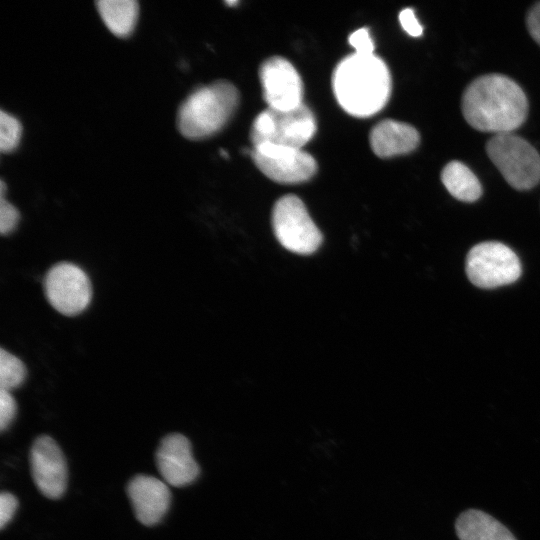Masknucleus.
I'll return each instance as SVG.
<instances>
[{
    "instance_id": "10",
    "label": "nucleus",
    "mask_w": 540,
    "mask_h": 540,
    "mask_svg": "<svg viewBox=\"0 0 540 540\" xmlns=\"http://www.w3.org/2000/svg\"><path fill=\"white\" fill-rule=\"evenodd\" d=\"M259 77L268 108L290 110L303 104L302 79L287 59H266L260 66Z\"/></svg>"
},
{
    "instance_id": "16",
    "label": "nucleus",
    "mask_w": 540,
    "mask_h": 540,
    "mask_svg": "<svg viewBox=\"0 0 540 540\" xmlns=\"http://www.w3.org/2000/svg\"><path fill=\"white\" fill-rule=\"evenodd\" d=\"M97 10L107 28L118 37H126L135 28L139 5L136 0H98Z\"/></svg>"
},
{
    "instance_id": "9",
    "label": "nucleus",
    "mask_w": 540,
    "mask_h": 540,
    "mask_svg": "<svg viewBox=\"0 0 540 540\" xmlns=\"http://www.w3.org/2000/svg\"><path fill=\"white\" fill-rule=\"evenodd\" d=\"M250 156L256 167L277 183L305 182L317 171L314 157L302 149L264 143L253 146Z\"/></svg>"
},
{
    "instance_id": "23",
    "label": "nucleus",
    "mask_w": 540,
    "mask_h": 540,
    "mask_svg": "<svg viewBox=\"0 0 540 540\" xmlns=\"http://www.w3.org/2000/svg\"><path fill=\"white\" fill-rule=\"evenodd\" d=\"M399 21L404 31L412 37H419L423 28L412 8H405L399 13Z\"/></svg>"
},
{
    "instance_id": "19",
    "label": "nucleus",
    "mask_w": 540,
    "mask_h": 540,
    "mask_svg": "<svg viewBox=\"0 0 540 540\" xmlns=\"http://www.w3.org/2000/svg\"><path fill=\"white\" fill-rule=\"evenodd\" d=\"M22 136V125L13 115L0 111V150L9 153L16 149Z\"/></svg>"
},
{
    "instance_id": "12",
    "label": "nucleus",
    "mask_w": 540,
    "mask_h": 540,
    "mask_svg": "<svg viewBox=\"0 0 540 540\" xmlns=\"http://www.w3.org/2000/svg\"><path fill=\"white\" fill-rule=\"evenodd\" d=\"M156 466L163 480L174 487L186 486L198 477L199 466L191 444L182 434L165 436L156 451Z\"/></svg>"
},
{
    "instance_id": "8",
    "label": "nucleus",
    "mask_w": 540,
    "mask_h": 540,
    "mask_svg": "<svg viewBox=\"0 0 540 540\" xmlns=\"http://www.w3.org/2000/svg\"><path fill=\"white\" fill-rule=\"evenodd\" d=\"M43 284L50 305L65 316H76L90 304L92 285L89 277L73 263L53 265L47 271Z\"/></svg>"
},
{
    "instance_id": "22",
    "label": "nucleus",
    "mask_w": 540,
    "mask_h": 540,
    "mask_svg": "<svg viewBox=\"0 0 540 540\" xmlns=\"http://www.w3.org/2000/svg\"><path fill=\"white\" fill-rule=\"evenodd\" d=\"M348 41L355 49L354 53L362 55L374 54V42L367 28H359L352 32Z\"/></svg>"
},
{
    "instance_id": "13",
    "label": "nucleus",
    "mask_w": 540,
    "mask_h": 540,
    "mask_svg": "<svg viewBox=\"0 0 540 540\" xmlns=\"http://www.w3.org/2000/svg\"><path fill=\"white\" fill-rule=\"evenodd\" d=\"M136 518L144 525L157 524L166 514L171 499L167 483L149 475H136L127 485Z\"/></svg>"
},
{
    "instance_id": "20",
    "label": "nucleus",
    "mask_w": 540,
    "mask_h": 540,
    "mask_svg": "<svg viewBox=\"0 0 540 540\" xmlns=\"http://www.w3.org/2000/svg\"><path fill=\"white\" fill-rule=\"evenodd\" d=\"M20 213L18 209L0 195V232L3 236L12 233L18 225Z\"/></svg>"
},
{
    "instance_id": "1",
    "label": "nucleus",
    "mask_w": 540,
    "mask_h": 540,
    "mask_svg": "<svg viewBox=\"0 0 540 540\" xmlns=\"http://www.w3.org/2000/svg\"><path fill=\"white\" fill-rule=\"evenodd\" d=\"M461 107L470 126L495 134L511 133L523 124L528 112L522 88L500 74L483 75L471 82L463 93Z\"/></svg>"
},
{
    "instance_id": "7",
    "label": "nucleus",
    "mask_w": 540,
    "mask_h": 540,
    "mask_svg": "<svg viewBox=\"0 0 540 540\" xmlns=\"http://www.w3.org/2000/svg\"><path fill=\"white\" fill-rule=\"evenodd\" d=\"M521 271L518 256L500 242L479 243L470 249L466 257L467 277L480 288L511 284L520 277Z\"/></svg>"
},
{
    "instance_id": "2",
    "label": "nucleus",
    "mask_w": 540,
    "mask_h": 540,
    "mask_svg": "<svg viewBox=\"0 0 540 540\" xmlns=\"http://www.w3.org/2000/svg\"><path fill=\"white\" fill-rule=\"evenodd\" d=\"M332 89L339 105L348 114L370 117L383 109L389 100L390 72L377 55L353 53L335 67Z\"/></svg>"
},
{
    "instance_id": "5",
    "label": "nucleus",
    "mask_w": 540,
    "mask_h": 540,
    "mask_svg": "<svg viewBox=\"0 0 540 540\" xmlns=\"http://www.w3.org/2000/svg\"><path fill=\"white\" fill-rule=\"evenodd\" d=\"M486 152L504 179L517 190L531 189L540 181V155L525 139L512 133L495 134Z\"/></svg>"
},
{
    "instance_id": "6",
    "label": "nucleus",
    "mask_w": 540,
    "mask_h": 540,
    "mask_svg": "<svg viewBox=\"0 0 540 540\" xmlns=\"http://www.w3.org/2000/svg\"><path fill=\"white\" fill-rule=\"evenodd\" d=\"M274 233L287 250L308 255L322 243V234L311 219L302 200L285 195L277 200L272 211Z\"/></svg>"
},
{
    "instance_id": "24",
    "label": "nucleus",
    "mask_w": 540,
    "mask_h": 540,
    "mask_svg": "<svg viewBox=\"0 0 540 540\" xmlns=\"http://www.w3.org/2000/svg\"><path fill=\"white\" fill-rule=\"evenodd\" d=\"M17 506L18 501L13 494L9 492L0 494V527L2 529L14 516Z\"/></svg>"
},
{
    "instance_id": "14",
    "label": "nucleus",
    "mask_w": 540,
    "mask_h": 540,
    "mask_svg": "<svg viewBox=\"0 0 540 540\" xmlns=\"http://www.w3.org/2000/svg\"><path fill=\"white\" fill-rule=\"evenodd\" d=\"M369 141L378 157L388 158L413 151L420 142V135L410 124L386 119L372 128Z\"/></svg>"
},
{
    "instance_id": "25",
    "label": "nucleus",
    "mask_w": 540,
    "mask_h": 540,
    "mask_svg": "<svg viewBox=\"0 0 540 540\" xmlns=\"http://www.w3.org/2000/svg\"><path fill=\"white\" fill-rule=\"evenodd\" d=\"M526 24L530 35L540 45V2L529 10Z\"/></svg>"
},
{
    "instance_id": "3",
    "label": "nucleus",
    "mask_w": 540,
    "mask_h": 540,
    "mask_svg": "<svg viewBox=\"0 0 540 540\" xmlns=\"http://www.w3.org/2000/svg\"><path fill=\"white\" fill-rule=\"evenodd\" d=\"M239 104V92L229 81L218 80L194 89L180 104L177 127L182 136L202 140L219 132Z\"/></svg>"
},
{
    "instance_id": "4",
    "label": "nucleus",
    "mask_w": 540,
    "mask_h": 540,
    "mask_svg": "<svg viewBox=\"0 0 540 540\" xmlns=\"http://www.w3.org/2000/svg\"><path fill=\"white\" fill-rule=\"evenodd\" d=\"M316 128L314 114L304 103L290 110L267 108L254 119L250 139L253 146L270 143L302 149Z\"/></svg>"
},
{
    "instance_id": "17",
    "label": "nucleus",
    "mask_w": 540,
    "mask_h": 540,
    "mask_svg": "<svg viewBox=\"0 0 540 540\" xmlns=\"http://www.w3.org/2000/svg\"><path fill=\"white\" fill-rule=\"evenodd\" d=\"M441 180L448 192L460 201L474 202L482 194L478 178L459 161H451L443 168Z\"/></svg>"
},
{
    "instance_id": "18",
    "label": "nucleus",
    "mask_w": 540,
    "mask_h": 540,
    "mask_svg": "<svg viewBox=\"0 0 540 540\" xmlns=\"http://www.w3.org/2000/svg\"><path fill=\"white\" fill-rule=\"evenodd\" d=\"M27 370L24 363L15 355L0 351V389L11 391L23 384Z\"/></svg>"
},
{
    "instance_id": "26",
    "label": "nucleus",
    "mask_w": 540,
    "mask_h": 540,
    "mask_svg": "<svg viewBox=\"0 0 540 540\" xmlns=\"http://www.w3.org/2000/svg\"><path fill=\"white\" fill-rule=\"evenodd\" d=\"M237 3H238L237 1H226V4H227V5H230V6H231V5H235V4H237Z\"/></svg>"
},
{
    "instance_id": "21",
    "label": "nucleus",
    "mask_w": 540,
    "mask_h": 540,
    "mask_svg": "<svg viewBox=\"0 0 540 540\" xmlns=\"http://www.w3.org/2000/svg\"><path fill=\"white\" fill-rule=\"evenodd\" d=\"M17 412V404L10 391L0 389V429L4 431L11 424Z\"/></svg>"
},
{
    "instance_id": "15",
    "label": "nucleus",
    "mask_w": 540,
    "mask_h": 540,
    "mask_svg": "<svg viewBox=\"0 0 540 540\" xmlns=\"http://www.w3.org/2000/svg\"><path fill=\"white\" fill-rule=\"evenodd\" d=\"M455 531L459 540H517L499 520L475 508L459 514L455 521Z\"/></svg>"
},
{
    "instance_id": "11",
    "label": "nucleus",
    "mask_w": 540,
    "mask_h": 540,
    "mask_svg": "<svg viewBox=\"0 0 540 540\" xmlns=\"http://www.w3.org/2000/svg\"><path fill=\"white\" fill-rule=\"evenodd\" d=\"M31 474L38 490L49 499L60 498L67 486V466L58 444L47 435L36 438L30 450Z\"/></svg>"
}]
</instances>
